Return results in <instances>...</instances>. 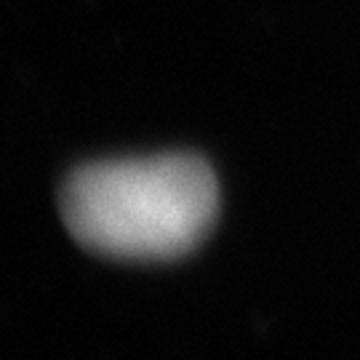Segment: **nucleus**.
Instances as JSON below:
<instances>
[{
  "mask_svg": "<svg viewBox=\"0 0 360 360\" xmlns=\"http://www.w3.org/2000/svg\"><path fill=\"white\" fill-rule=\"evenodd\" d=\"M80 245L129 262H166L203 243L219 211L214 171L198 155L168 153L80 166L59 198Z\"/></svg>",
  "mask_w": 360,
  "mask_h": 360,
  "instance_id": "1",
  "label": "nucleus"
}]
</instances>
